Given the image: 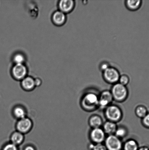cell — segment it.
I'll return each instance as SVG.
<instances>
[{
  "label": "cell",
  "instance_id": "obj_27",
  "mask_svg": "<svg viewBox=\"0 0 149 150\" xmlns=\"http://www.w3.org/2000/svg\"><path fill=\"white\" fill-rule=\"evenodd\" d=\"M23 150H36V149L33 145L28 144L24 146Z\"/></svg>",
  "mask_w": 149,
  "mask_h": 150
},
{
  "label": "cell",
  "instance_id": "obj_10",
  "mask_svg": "<svg viewBox=\"0 0 149 150\" xmlns=\"http://www.w3.org/2000/svg\"><path fill=\"white\" fill-rule=\"evenodd\" d=\"M113 98L111 93L108 91H105L101 95L99 98V105L101 108H106L112 102Z\"/></svg>",
  "mask_w": 149,
  "mask_h": 150
},
{
  "label": "cell",
  "instance_id": "obj_17",
  "mask_svg": "<svg viewBox=\"0 0 149 150\" xmlns=\"http://www.w3.org/2000/svg\"><path fill=\"white\" fill-rule=\"evenodd\" d=\"M89 123L90 126L93 129L100 128L103 122L101 118L98 116H93L90 117Z\"/></svg>",
  "mask_w": 149,
  "mask_h": 150
},
{
  "label": "cell",
  "instance_id": "obj_7",
  "mask_svg": "<svg viewBox=\"0 0 149 150\" xmlns=\"http://www.w3.org/2000/svg\"><path fill=\"white\" fill-rule=\"evenodd\" d=\"M27 68L23 64H15L12 70V74L14 79L21 81L27 76Z\"/></svg>",
  "mask_w": 149,
  "mask_h": 150
},
{
  "label": "cell",
  "instance_id": "obj_20",
  "mask_svg": "<svg viewBox=\"0 0 149 150\" xmlns=\"http://www.w3.org/2000/svg\"><path fill=\"white\" fill-rule=\"evenodd\" d=\"M127 133V131L126 129L123 127H120L117 129L115 133V135L120 139L126 136Z\"/></svg>",
  "mask_w": 149,
  "mask_h": 150
},
{
  "label": "cell",
  "instance_id": "obj_2",
  "mask_svg": "<svg viewBox=\"0 0 149 150\" xmlns=\"http://www.w3.org/2000/svg\"><path fill=\"white\" fill-rule=\"evenodd\" d=\"M111 93L113 99L118 101H124L128 96V91L126 86L120 83L114 85Z\"/></svg>",
  "mask_w": 149,
  "mask_h": 150
},
{
  "label": "cell",
  "instance_id": "obj_5",
  "mask_svg": "<svg viewBox=\"0 0 149 150\" xmlns=\"http://www.w3.org/2000/svg\"><path fill=\"white\" fill-rule=\"evenodd\" d=\"M105 145L108 150H121L122 148L120 139L113 134L109 135L106 138Z\"/></svg>",
  "mask_w": 149,
  "mask_h": 150
},
{
  "label": "cell",
  "instance_id": "obj_4",
  "mask_svg": "<svg viewBox=\"0 0 149 150\" xmlns=\"http://www.w3.org/2000/svg\"><path fill=\"white\" fill-rule=\"evenodd\" d=\"M103 72V77L108 83L115 84L119 81L120 76L116 69L110 67Z\"/></svg>",
  "mask_w": 149,
  "mask_h": 150
},
{
  "label": "cell",
  "instance_id": "obj_26",
  "mask_svg": "<svg viewBox=\"0 0 149 150\" xmlns=\"http://www.w3.org/2000/svg\"><path fill=\"white\" fill-rule=\"evenodd\" d=\"M109 64L107 62H103L102 63L100 66V70H102V71H104L105 70L107 69L109 67H110Z\"/></svg>",
  "mask_w": 149,
  "mask_h": 150
},
{
  "label": "cell",
  "instance_id": "obj_12",
  "mask_svg": "<svg viewBox=\"0 0 149 150\" xmlns=\"http://www.w3.org/2000/svg\"><path fill=\"white\" fill-rule=\"evenodd\" d=\"M75 3L72 0H62L59 1V7L60 11L64 13L71 12L75 7Z\"/></svg>",
  "mask_w": 149,
  "mask_h": 150
},
{
  "label": "cell",
  "instance_id": "obj_18",
  "mask_svg": "<svg viewBox=\"0 0 149 150\" xmlns=\"http://www.w3.org/2000/svg\"><path fill=\"white\" fill-rule=\"evenodd\" d=\"M123 149L124 150H138V145L135 141L131 139L125 142Z\"/></svg>",
  "mask_w": 149,
  "mask_h": 150
},
{
  "label": "cell",
  "instance_id": "obj_13",
  "mask_svg": "<svg viewBox=\"0 0 149 150\" xmlns=\"http://www.w3.org/2000/svg\"><path fill=\"white\" fill-rule=\"evenodd\" d=\"M24 135L23 134L15 130L10 135V142L18 147L24 142L25 139Z\"/></svg>",
  "mask_w": 149,
  "mask_h": 150
},
{
  "label": "cell",
  "instance_id": "obj_9",
  "mask_svg": "<svg viewBox=\"0 0 149 150\" xmlns=\"http://www.w3.org/2000/svg\"><path fill=\"white\" fill-rule=\"evenodd\" d=\"M90 137L93 142L96 144H101L106 139V133L103 129L97 128L93 129L90 134Z\"/></svg>",
  "mask_w": 149,
  "mask_h": 150
},
{
  "label": "cell",
  "instance_id": "obj_11",
  "mask_svg": "<svg viewBox=\"0 0 149 150\" xmlns=\"http://www.w3.org/2000/svg\"><path fill=\"white\" fill-rule=\"evenodd\" d=\"M20 86L23 90L27 92H31L36 88L34 79L30 76H26L21 81Z\"/></svg>",
  "mask_w": 149,
  "mask_h": 150
},
{
  "label": "cell",
  "instance_id": "obj_3",
  "mask_svg": "<svg viewBox=\"0 0 149 150\" xmlns=\"http://www.w3.org/2000/svg\"><path fill=\"white\" fill-rule=\"evenodd\" d=\"M105 115L109 121L115 122L121 120L122 114L119 107L111 105H109L106 108Z\"/></svg>",
  "mask_w": 149,
  "mask_h": 150
},
{
  "label": "cell",
  "instance_id": "obj_22",
  "mask_svg": "<svg viewBox=\"0 0 149 150\" xmlns=\"http://www.w3.org/2000/svg\"><path fill=\"white\" fill-rule=\"evenodd\" d=\"M1 150H18V146L9 142L4 144Z\"/></svg>",
  "mask_w": 149,
  "mask_h": 150
},
{
  "label": "cell",
  "instance_id": "obj_23",
  "mask_svg": "<svg viewBox=\"0 0 149 150\" xmlns=\"http://www.w3.org/2000/svg\"><path fill=\"white\" fill-rule=\"evenodd\" d=\"M90 147L91 150H108L105 145L102 143L91 145Z\"/></svg>",
  "mask_w": 149,
  "mask_h": 150
},
{
  "label": "cell",
  "instance_id": "obj_6",
  "mask_svg": "<svg viewBox=\"0 0 149 150\" xmlns=\"http://www.w3.org/2000/svg\"><path fill=\"white\" fill-rule=\"evenodd\" d=\"M99 98L96 94L90 93L86 95L83 98V107L87 110H91L99 105Z\"/></svg>",
  "mask_w": 149,
  "mask_h": 150
},
{
  "label": "cell",
  "instance_id": "obj_29",
  "mask_svg": "<svg viewBox=\"0 0 149 150\" xmlns=\"http://www.w3.org/2000/svg\"><path fill=\"white\" fill-rule=\"evenodd\" d=\"M138 150H149V148L147 147H142L140 148H139Z\"/></svg>",
  "mask_w": 149,
  "mask_h": 150
},
{
  "label": "cell",
  "instance_id": "obj_21",
  "mask_svg": "<svg viewBox=\"0 0 149 150\" xmlns=\"http://www.w3.org/2000/svg\"><path fill=\"white\" fill-rule=\"evenodd\" d=\"M25 60V58L24 56L20 53L15 54L13 58V60L16 64H23Z\"/></svg>",
  "mask_w": 149,
  "mask_h": 150
},
{
  "label": "cell",
  "instance_id": "obj_28",
  "mask_svg": "<svg viewBox=\"0 0 149 150\" xmlns=\"http://www.w3.org/2000/svg\"><path fill=\"white\" fill-rule=\"evenodd\" d=\"M35 85H36V87H39L41 85L42 82L41 80L39 78H36L34 79Z\"/></svg>",
  "mask_w": 149,
  "mask_h": 150
},
{
  "label": "cell",
  "instance_id": "obj_1",
  "mask_svg": "<svg viewBox=\"0 0 149 150\" xmlns=\"http://www.w3.org/2000/svg\"><path fill=\"white\" fill-rule=\"evenodd\" d=\"M33 120L28 117L17 120L15 123L16 130L25 135L30 133L33 128Z\"/></svg>",
  "mask_w": 149,
  "mask_h": 150
},
{
  "label": "cell",
  "instance_id": "obj_25",
  "mask_svg": "<svg viewBox=\"0 0 149 150\" xmlns=\"http://www.w3.org/2000/svg\"><path fill=\"white\" fill-rule=\"evenodd\" d=\"M143 123L145 127L149 128V113L143 118Z\"/></svg>",
  "mask_w": 149,
  "mask_h": 150
},
{
  "label": "cell",
  "instance_id": "obj_24",
  "mask_svg": "<svg viewBox=\"0 0 149 150\" xmlns=\"http://www.w3.org/2000/svg\"><path fill=\"white\" fill-rule=\"evenodd\" d=\"M129 79L128 76L126 75H122L120 76L119 79V83L125 86H126L129 83Z\"/></svg>",
  "mask_w": 149,
  "mask_h": 150
},
{
  "label": "cell",
  "instance_id": "obj_14",
  "mask_svg": "<svg viewBox=\"0 0 149 150\" xmlns=\"http://www.w3.org/2000/svg\"><path fill=\"white\" fill-rule=\"evenodd\" d=\"M52 20L55 25H61L65 23L66 16L65 13L60 10L56 11L52 15Z\"/></svg>",
  "mask_w": 149,
  "mask_h": 150
},
{
  "label": "cell",
  "instance_id": "obj_19",
  "mask_svg": "<svg viewBox=\"0 0 149 150\" xmlns=\"http://www.w3.org/2000/svg\"><path fill=\"white\" fill-rule=\"evenodd\" d=\"M136 114L138 117L142 119L148 114L147 108L143 106H138L136 110Z\"/></svg>",
  "mask_w": 149,
  "mask_h": 150
},
{
  "label": "cell",
  "instance_id": "obj_16",
  "mask_svg": "<svg viewBox=\"0 0 149 150\" xmlns=\"http://www.w3.org/2000/svg\"><path fill=\"white\" fill-rule=\"evenodd\" d=\"M117 128L115 122L108 121L104 125L103 130L106 134L109 135H113L115 134Z\"/></svg>",
  "mask_w": 149,
  "mask_h": 150
},
{
  "label": "cell",
  "instance_id": "obj_8",
  "mask_svg": "<svg viewBox=\"0 0 149 150\" xmlns=\"http://www.w3.org/2000/svg\"><path fill=\"white\" fill-rule=\"evenodd\" d=\"M11 114L13 117L17 120L27 117V111L24 105L18 104L13 107Z\"/></svg>",
  "mask_w": 149,
  "mask_h": 150
},
{
  "label": "cell",
  "instance_id": "obj_15",
  "mask_svg": "<svg viewBox=\"0 0 149 150\" xmlns=\"http://www.w3.org/2000/svg\"><path fill=\"white\" fill-rule=\"evenodd\" d=\"M127 8L130 11H136L141 7L142 1L140 0H127L125 1Z\"/></svg>",
  "mask_w": 149,
  "mask_h": 150
}]
</instances>
